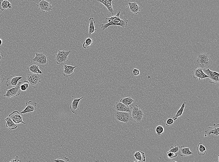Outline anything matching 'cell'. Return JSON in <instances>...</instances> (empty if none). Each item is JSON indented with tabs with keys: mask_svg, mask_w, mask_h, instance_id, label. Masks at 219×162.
Masks as SVG:
<instances>
[{
	"mask_svg": "<svg viewBox=\"0 0 219 162\" xmlns=\"http://www.w3.org/2000/svg\"><path fill=\"white\" fill-rule=\"evenodd\" d=\"M121 12L119 11L115 16H111L110 18H106L108 22L106 24H102L100 25L101 29L103 31L106 30L108 28L111 26H120L123 28L127 27L128 25V20L125 18L121 19L120 18Z\"/></svg>",
	"mask_w": 219,
	"mask_h": 162,
	"instance_id": "obj_1",
	"label": "cell"
},
{
	"mask_svg": "<svg viewBox=\"0 0 219 162\" xmlns=\"http://www.w3.org/2000/svg\"><path fill=\"white\" fill-rule=\"evenodd\" d=\"M213 60L212 57L208 53L199 54L194 61V63L197 68L204 69H207L211 66Z\"/></svg>",
	"mask_w": 219,
	"mask_h": 162,
	"instance_id": "obj_2",
	"label": "cell"
},
{
	"mask_svg": "<svg viewBox=\"0 0 219 162\" xmlns=\"http://www.w3.org/2000/svg\"><path fill=\"white\" fill-rule=\"evenodd\" d=\"M131 108L132 119L135 122H140L144 116L142 110L136 105H133Z\"/></svg>",
	"mask_w": 219,
	"mask_h": 162,
	"instance_id": "obj_3",
	"label": "cell"
},
{
	"mask_svg": "<svg viewBox=\"0 0 219 162\" xmlns=\"http://www.w3.org/2000/svg\"><path fill=\"white\" fill-rule=\"evenodd\" d=\"M27 81L34 88H38L41 82L40 76L38 74L35 73H27L26 77Z\"/></svg>",
	"mask_w": 219,
	"mask_h": 162,
	"instance_id": "obj_4",
	"label": "cell"
},
{
	"mask_svg": "<svg viewBox=\"0 0 219 162\" xmlns=\"http://www.w3.org/2000/svg\"><path fill=\"white\" fill-rule=\"evenodd\" d=\"M36 56L32 61L42 67H45L48 64L49 60L46 55L42 53H35Z\"/></svg>",
	"mask_w": 219,
	"mask_h": 162,
	"instance_id": "obj_5",
	"label": "cell"
},
{
	"mask_svg": "<svg viewBox=\"0 0 219 162\" xmlns=\"http://www.w3.org/2000/svg\"><path fill=\"white\" fill-rule=\"evenodd\" d=\"M22 82H20L17 84V85L15 87L6 90L7 92L3 96L7 97V98H13L15 97L20 95L21 94L20 86Z\"/></svg>",
	"mask_w": 219,
	"mask_h": 162,
	"instance_id": "obj_6",
	"label": "cell"
},
{
	"mask_svg": "<svg viewBox=\"0 0 219 162\" xmlns=\"http://www.w3.org/2000/svg\"><path fill=\"white\" fill-rule=\"evenodd\" d=\"M115 119L118 121L125 123L129 122L132 119L131 113L116 111L115 114Z\"/></svg>",
	"mask_w": 219,
	"mask_h": 162,
	"instance_id": "obj_7",
	"label": "cell"
},
{
	"mask_svg": "<svg viewBox=\"0 0 219 162\" xmlns=\"http://www.w3.org/2000/svg\"><path fill=\"white\" fill-rule=\"evenodd\" d=\"M203 71L204 73L208 76L210 79L209 82L212 84H214L219 86V73L216 72H213L210 70L208 68L204 69Z\"/></svg>",
	"mask_w": 219,
	"mask_h": 162,
	"instance_id": "obj_8",
	"label": "cell"
},
{
	"mask_svg": "<svg viewBox=\"0 0 219 162\" xmlns=\"http://www.w3.org/2000/svg\"><path fill=\"white\" fill-rule=\"evenodd\" d=\"M36 6L39 8L42 12H50L52 11L53 7L52 4L45 0H39L36 4Z\"/></svg>",
	"mask_w": 219,
	"mask_h": 162,
	"instance_id": "obj_9",
	"label": "cell"
},
{
	"mask_svg": "<svg viewBox=\"0 0 219 162\" xmlns=\"http://www.w3.org/2000/svg\"><path fill=\"white\" fill-rule=\"evenodd\" d=\"M204 135L205 137H207L208 136L213 135L218 136L219 135V124L214 123L213 127H209L208 129L205 131Z\"/></svg>",
	"mask_w": 219,
	"mask_h": 162,
	"instance_id": "obj_10",
	"label": "cell"
},
{
	"mask_svg": "<svg viewBox=\"0 0 219 162\" xmlns=\"http://www.w3.org/2000/svg\"><path fill=\"white\" fill-rule=\"evenodd\" d=\"M8 117L17 124L20 123H23L25 125L27 124L23 121L22 117L20 112L17 111H14L9 115Z\"/></svg>",
	"mask_w": 219,
	"mask_h": 162,
	"instance_id": "obj_11",
	"label": "cell"
},
{
	"mask_svg": "<svg viewBox=\"0 0 219 162\" xmlns=\"http://www.w3.org/2000/svg\"><path fill=\"white\" fill-rule=\"evenodd\" d=\"M192 74L194 79L198 78L199 80H200L208 78V76L204 72L203 69L201 68H197L194 69Z\"/></svg>",
	"mask_w": 219,
	"mask_h": 162,
	"instance_id": "obj_12",
	"label": "cell"
},
{
	"mask_svg": "<svg viewBox=\"0 0 219 162\" xmlns=\"http://www.w3.org/2000/svg\"><path fill=\"white\" fill-rule=\"evenodd\" d=\"M26 107L24 110L20 113L21 114H24L26 113L33 112L36 109L37 103L33 102L31 101H29L26 103Z\"/></svg>",
	"mask_w": 219,
	"mask_h": 162,
	"instance_id": "obj_13",
	"label": "cell"
},
{
	"mask_svg": "<svg viewBox=\"0 0 219 162\" xmlns=\"http://www.w3.org/2000/svg\"><path fill=\"white\" fill-rule=\"evenodd\" d=\"M22 77L11 76L7 79L5 85L8 87L16 86L17 85V82L22 79Z\"/></svg>",
	"mask_w": 219,
	"mask_h": 162,
	"instance_id": "obj_14",
	"label": "cell"
},
{
	"mask_svg": "<svg viewBox=\"0 0 219 162\" xmlns=\"http://www.w3.org/2000/svg\"><path fill=\"white\" fill-rule=\"evenodd\" d=\"M113 0H97V1L103 4L107 9L111 15H114L115 11L112 6V1Z\"/></svg>",
	"mask_w": 219,
	"mask_h": 162,
	"instance_id": "obj_15",
	"label": "cell"
},
{
	"mask_svg": "<svg viewBox=\"0 0 219 162\" xmlns=\"http://www.w3.org/2000/svg\"><path fill=\"white\" fill-rule=\"evenodd\" d=\"M114 107L116 111L122 112L131 113L132 108L129 106L126 105L120 102H116L114 105Z\"/></svg>",
	"mask_w": 219,
	"mask_h": 162,
	"instance_id": "obj_16",
	"label": "cell"
},
{
	"mask_svg": "<svg viewBox=\"0 0 219 162\" xmlns=\"http://www.w3.org/2000/svg\"><path fill=\"white\" fill-rule=\"evenodd\" d=\"M77 67L76 66L67 65L65 64L64 65V70L62 73L63 75L67 77L71 76L74 73V69Z\"/></svg>",
	"mask_w": 219,
	"mask_h": 162,
	"instance_id": "obj_17",
	"label": "cell"
},
{
	"mask_svg": "<svg viewBox=\"0 0 219 162\" xmlns=\"http://www.w3.org/2000/svg\"><path fill=\"white\" fill-rule=\"evenodd\" d=\"M83 98V97L79 99H73L72 103L70 105V109L71 112L74 114L77 115L78 111L79 110L78 104L80 101Z\"/></svg>",
	"mask_w": 219,
	"mask_h": 162,
	"instance_id": "obj_18",
	"label": "cell"
},
{
	"mask_svg": "<svg viewBox=\"0 0 219 162\" xmlns=\"http://www.w3.org/2000/svg\"><path fill=\"white\" fill-rule=\"evenodd\" d=\"M28 71L30 73H35L38 74H42L43 72L39 69V66L35 63H32L28 67Z\"/></svg>",
	"mask_w": 219,
	"mask_h": 162,
	"instance_id": "obj_19",
	"label": "cell"
},
{
	"mask_svg": "<svg viewBox=\"0 0 219 162\" xmlns=\"http://www.w3.org/2000/svg\"><path fill=\"white\" fill-rule=\"evenodd\" d=\"M193 154V153L190 150L189 147H185L184 146L180 147L178 154L181 156L185 157Z\"/></svg>",
	"mask_w": 219,
	"mask_h": 162,
	"instance_id": "obj_20",
	"label": "cell"
},
{
	"mask_svg": "<svg viewBox=\"0 0 219 162\" xmlns=\"http://www.w3.org/2000/svg\"><path fill=\"white\" fill-rule=\"evenodd\" d=\"M128 4L130 10L132 13L137 15L140 12L141 8L137 3L129 2Z\"/></svg>",
	"mask_w": 219,
	"mask_h": 162,
	"instance_id": "obj_21",
	"label": "cell"
},
{
	"mask_svg": "<svg viewBox=\"0 0 219 162\" xmlns=\"http://www.w3.org/2000/svg\"><path fill=\"white\" fill-rule=\"evenodd\" d=\"M134 156L136 158L135 161L140 162L146 161V157L144 152L139 151L135 152Z\"/></svg>",
	"mask_w": 219,
	"mask_h": 162,
	"instance_id": "obj_22",
	"label": "cell"
},
{
	"mask_svg": "<svg viewBox=\"0 0 219 162\" xmlns=\"http://www.w3.org/2000/svg\"><path fill=\"white\" fill-rule=\"evenodd\" d=\"M4 121L6 122V126L7 128H8L10 130H13L16 129L17 127V124H15L14 122L12 119L9 117H7L4 120Z\"/></svg>",
	"mask_w": 219,
	"mask_h": 162,
	"instance_id": "obj_23",
	"label": "cell"
},
{
	"mask_svg": "<svg viewBox=\"0 0 219 162\" xmlns=\"http://www.w3.org/2000/svg\"><path fill=\"white\" fill-rule=\"evenodd\" d=\"M12 8L11 4L7 0H0V11L6 10Z\"/></svg>",
	"mask_w": 219,
	"mask_h": 162,
	"instance_id": "obj_24",
	"label": "cell"
},
{
	"mask_svg": "<svg viewBox=\"0 0 219 162\" xmlns=\"http://www.w3.org/2000/svg\"><path fill=\"white\" fill-rule=\"evenodd\" d=\"M89 37L91 35L97 31V29H95L94 25L96 23V21L94 20V18L93 17L90 18L89 20Z\"/></svg>",
	"mask_w": 219,
	"mask_h": 162,
	"instance_id": "obj_25",
	"label": "cell"
},
{
	"mask_svg": "<svg viewBox=\"0 0 219 162\" xmlns=\"http://www.w3.org/2000/svg\"><path fill=\"white\" fill-rule=\"evenodd\" d=\"M186 102L184 101L182 104L181 107L179 109L178 112L173 117V119L174 120L178 119L179 117H181L183 115L184 112V109L186 105Z\"/></svg>",
	"mask_w": 219,
	"mask_h": 162,
	"instance_id": "obj_26",
	"label": "cell"
},
{
	"mask_svg": "<svg viewBox=\"0 0 219 162\" xmlns=\"http://www.w3.org/2000/svg\"><path fill=\"white\" fill-rule=\"evenodd\" d=\"M206 147L203 145L202 143H199L197 146L198 155L199 156L205 155L206 154Z\"/></svg>",
	"mask_w": 219,
	"mask_h": 162,
	"instance_id": "obj_27",
	"label": "cell"
},
{
	"mask_svg": "<svg viewBox=\"0 0 219 162\" xmlns=\"http://www.w3.org/2000/svg\"><path fill=\"white\" fill-rule=\"evenodd\" d=\"M70 51H60L58 50V53L56 55L57 56L63 58L66 62L68 61V57L71 53Z\"/></svg>",
	"mask_w": 219,
	"mask_h": 162,
	"instance_id": "obj_28",
	"label": "cell"
},
{
	"mask_svg": "<svg viewBox=\"0 0 219 162\" xmlns=\"http://www.w3.org/2000/svg\"><path fill=\"white\" fill-rule=\"evenodd\" d=\"M134 101L131 97H128L126 98H123L120 100V102L126 105L129 106L134 102Z\"/></svg>",
	"mask_w": 219,
	"mask_h": 162,
	"instance_id": "obj_29",
	"label": "cell"
},
{
	"mask_svg": "<svg viewBox=\"0 0 219 162\" xmlns=\"http://www.w3.org/2000/svg\"><path fill=\"white\" fill-rule=\"evenodd\" d=\"M93 44V40L92 38H87L83 44V48L85 49L89 48L91 45Z\"/></svg>",
	"mask_w": 219,
	"mask_h": 162,
	"instance_id": "obj_30",
	"label": "cell"
},
{
	"mask_svg": "<svg viewBox=\"0 0 219 162\" xmlns=\"http://www.w3.org/2000/svg\"><path fill=\"white\" fill-rule=\"evenodd\" d=\"M23 82L24 83L22 84H21L20 86V89L21 91H24L28 88L29 83L27 81H24Z\"/></svg>",
	"mask_w": 219,
	"mask_h": 162,
	"instance_id": "obj_31",
	"label": "cell"
},
{
	"mask_svg": "<svg viewBox=\"0 0 219 162\" xmlns=\"http://www.w3.org/2000/svg\"><path fill=\"white\" fill-rule=\"evenodd\" d=\"M156 132L157 135H162L164 133V128L160 125H159L156 128Z\"/></svg>",
	"mask_w": 219,
	"mask_h": 162,
	"instance_id": "obj_32",
	"label": "cell"
},
{
	"mask_svg": "<svg viewBox=\"0 0 219 162\" xmlns=\"http://www.w3.org/2000/svg\"><path fill=\"white\" fill-rule=\"evenodd\" d=\"M180 147L178 144H176L174 146H171L169 151L168 152H172L174 153L178 154Z\"/></svg>",
	"mask_w": 219,
	"mask_h": 162,
	"instance_id": "obj_33",
	"label": "cell"
},
{
	"mask_svg": "<svg viewBox=\"0 0 219 162\" xmlns=\"http://www.w3.org/2000/svg\"><path fill=\"white\" fill-rule=\"evenodd\" d=\"M55 61L59 65H62L66 62L63 58L59 57L57 55H56Z\"/></svg>",
	"mask_w": 219,
	"mask_h": 162,
	"instance_id": "obj_34",
	"label": "cell"
},
{
	"mask_svg": "<svg viewBox=\"0 0 219 162\" xmlns=\"http://www.w3.org/2000/svg\"><path fill=\"white\" fill-rule=\"evenodd\" d=\"M167 156L169 158L172 159L178 156V154L174 153L172 152H167Z\"/></svg>",
	"mask_w": 219,
	"mask_h": 162,
	"instance_id": "obj_35",
	"label": "cell"
},
{
	"mask_svg": "<svg viewBox=\"0 0 219 162\" xmlns=\"http://www.w3.org/2000/svg\"><path fill=\"white\" fill-rule=\"evenodd\" d=\"M174 123V120L172 118H169L167 120L165 123L166 126L169 127L173 125Z\"/></svg>",
	"mask_w": 219,
	"mask_h": 162,
	"instance_id": "obj_36",
	"label": "cell"
},
{
	"mask_svg": "<svg viewBox=\"0 0 219 162\" xmlns=\"http://www.w3.org/2000/svg\"><path fill=\"white\" fill-rule=\"evenodd\" d=\"M132 73L134 76H137L139 75L140 72L138 69H134L133 70Z\"/></svg>",
	"mask_w": 219,
	"mask_h": 162,
	"instance_id": "obj_37",
	"label": "cell"
},
{
	"mask_svg": "<svg viewBox=\"0 0 219 162\" xmlns=\"http://www.w3.org/2000/svg\"><path fill=\"white\" fill-rule=\"evenodd\" d=\"M10 162H21V161L19 157L17 156L15 157H14V158H13Z\"/></svg>",
	"mask_w": 219,
	"mask_h": 162,
	"instance_id": "obj_38",
	"label": "cell"
},
{
	"mask_svg": "<svg viewBox=\"0 0 219 162\" xmlns=\"http://www.w3.org/2000/svg\"><path fill=\"white\" fill-rule=\"evenodd\" d=\"M5 80V78H4L2 74L0 73V89H1V85L2 83Z\"/></svg>",
	"mask_w": 219,
	"mask_h": 162,
	"instance_id": "obj_39",
	"label": "cell"
},
{
	"mask_svg": "<svg viewBox=\"0 0 219 162\" xmlns=\"http://www.w3.org/2000/svg\"><path fill=\"white\" fill-rule=\"evenodd\" d=\"M54 161L55 162H65L66 161H64V160L60 159H57L54 160Z\"/></svg>",
	"mask_w": 219,
	"mask_h": 162,
	"instance_id": "obj_40",
	"label": "cell"
},
{
	"mask_svg": "<svg viewBox=\"0 0 219 162\" xmlns=\"http://www.w3.org/2000/svg\"><path fill=\"white\" fill-rule=\"evenodd\" d=\"M4 60L3 55L1 53H0V61H2Z\"/></svg>",
	"mask_w": 219,
	"mask_h": 162,
	"instance_id": "obj_41",
	"label": "cell"
},
{
	"mask_svg": "<svg viewBox=\"0 0 219 162\" xmlns=\"http://www.w3.org/2000/svg\"><path fill=\"white\" fill-rule=\"evenodd\" d=\"M3 43V41L1 39H0V46H1Z\"/></svg>",
	"mask_w": 219,
	"mask_h": 162,
	"instance_id": "obj_42",
	"label": "cell"
}]
</instances>
